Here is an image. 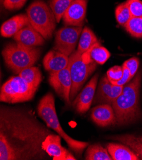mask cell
<instances>
[{
    "mask_svg": "<svg viewBox=\"0 0 142 160\" xmlns=\"http://www.w3.org/2000/svg\"><path fill=\"white\" fill-rule=\"evenodd\" d=\"M0 133L12 147L15 160L46 158L42 143L52 132L24 110L2 107Z\"/></svg>",
    "mask_w": 142,
    "mask_h": 160,
    "instance_id": "cell-1",
    "label": "cell"
},
{
    "mask_svg": "<svg viewBox=\"0 0 142 160\" xmlns=\"http://www.w3.org/2000/svg\"><path fill=\"white\" fill-rule=\"evenodd\" d=\"M141 75L140 70L124 86L121 94L112 105L119 125L136 121L141 116L139 100Z\"/></svg>",
    "mask_w": 142,
    "mask_h": 160,
    "instance_id": "cell-2",
    "label": "cell"
},
{
    "mask_svg": "<svg viewBox=\"0 0 142 160\" xmlns=\"http://www.w3.org/2000/svg\"><path fill=\"white\" fill-rule=\"evenodd\" d=\"M38 113L47 126L53 129L66 142L71 150L78 155L82 154L84 150L88 146V143L73 139L63 130L57 116L55 100L52 93L47 94L40 101L38 106Z\"/></svg>",
    "mask_w": 142,
    "mask_h": 160,
    "instance_id": "cell-3",
    "label": "cell"
},
{
    "mask_svg": "<svg viewBox=\"0 0 142 160\" xmlns=\"http://www.w3.org/2000/svg\"><path fill=\"white\" fill-rule=\"evenodd\" d=\"M2 55L7 66L15 73H19L25 68L33 67L38 60L40 50L30 48L17 43L7 45Z\"/></svg>",
    "mask_w": 142,
    "mask_h": 160,
    "instance_id": "cell-4",
    "label": "cell"
},
{
    "mask_svg": "<svg viewBox=\"0 0 142 160\" xmlns=\"http://www.w3.org/2000/svg\"><path fill=\"white\" fill-rule=\"evenodd\" d=\"M30 24L46 40L52 37L56 19L49 7L42 0H36L26 10Z\"/></svg>",
    "mask_w": 142,
    "mask_h": 160,
    "instance_id": "cell-5",
    "label": "cell"
},
{
    "mask_svg": "<svg viewBox=\"0 0 142 160\" xmlns=\"http://www.w3.org/2000/svg\"><path fill=\"white\" fill-rule=\"evenodd\" d=\"M68 68L72 81L70 92V100L71 102L82 89L88 77L96 70V62L85 61L82 58V54L76 51L69 56Z\"/></svg>",
    "mask_w": 142,
    "mask_h": 160,
    "instance_id": "cell-6",
    "label": "cell"
},
{
    "mask_svg": "<svg viewBox=\"0 0 142 160\" xmlns=\"http://www.w3.org/2000/svg\"><path fill=\"white\" fill-rule=\"evenodd\" d=\"M37 88L28 84L19 75L13 77L2 87L0 100L8 103H17L33 99Z\"/></svg>",
    "mask_w": 142,
    "mask_h": 160,
    "instance_id": "cell-7",
    "label": "cell"
},
{
    "mask_svg": "<svg viewBox=\"0 0 142 160\" xmlns=\"http://www.w3.org/2000/svg\"><path fill=\"white\" fill-rule=\"evenodd\" d=\"M82 26H65L56 34L54 49L70 56L75 49L78 38L82 31Z\"/></svg>",
    "mask_w": 142,
    "mask_h": 160,
    "instance_id": "cell-8",
    "label": "cell"
},
{
    "mask_svg": "<svg viewBox=\"0 0 142 160\" xmlns=\"http://www.w3.org/2000/svg\"><path fill=\"white\" fill-rule=\"evenodd\" d=\"M49 81L57 94L66 104L71 103L70 92L72 86L71 77L68 68L55 73H51Z\"/></svg>",
    "mask_w": 142,
    "mask_h": 160,
    "instance_id": "cell-9",
    "label": "cell"
},
{
    "mask_svg": "<svg viewBox=\"0 0 142 160\" xmlns=\"http://www.w3.org/2000/svg\"><path fill=\"white\" fill-rule=\"evenodd\" d=\"M124 86L114 85L110 82L107 76H103L99 83L93 104L112 105L121 94Z\"/></svg>",
    "mask_w": 142,
    "mask_h": 160,
    "instance_id": "cell-10",
    "label": "cell"
},
{
    "mask_svg": "<svg viewBox=\"0 0 142 160\" xmlns=\"http://www.w3.org/2000/svg\"><path fill=\"white\" fill-rule=\"evenodd\" d=\"M98 77V74L94 75L74 99L72 105L78 113L84 114L90 108L95 97Z\"/></svg>",
    "mask_w": 142,
    "mask_h": 160,
    "instance_id": "cell-11",
    "label": "cell"
},
{
    "mask_svg": "<svg viewBox=\"0 0 142 160\" xmlns=\"http://www.w3.org/2000/svg\"><path fill=\"white\" fill-rule=\"evenodd\" d=\"M61 136L52 133L47 137L42 143V149L54 160H75V157L61 143Z\"/></svg>",
    "mask_w": 142,
    "mask_h": 160,
    "instance_id": "cell-12",
    "label": "cell"
},
{
    "mask_svg": "<svg viewBox=\"0 0 142 160\" xmlns=\"http://www.w3.org/2000/svg\"><path fill=\"white\" fill-rule=\"evenodd\" d=\"M87 0H73L63 16V21L67 26H82L86 18Z\"/></svg>",
    "mask_w": 142,
    "mask_h": 160,
    "instance_id": "cell-13",
    "label": "cell"
},
{
    "mask_svg": "<svg viewBox=\"0 0 142 160\" xmlns=\"http://www.w3.org/2000/svg\"><path fill=\"white\" fill-rule=\"evenodd\" d=\"M92 120L101 127L112 126L117 123L115 112L111 105L100 104L94 107L91 113Z\"/></svg>",
    "mask_w": 142,
    "mask_h": 160,
    "instance_id": "cell-14",
    "label": "cell"
},
{
    "mask_svg": "<svg viewBox=\"0 0 142 160\" xmlns=\"http://www.w3.org/2000/svg\"><path fill=\"white\" fill-rule=\"evenodd\" d=\"M16 43L23 46L34 48L43 45L44 38L31 24H29L13 36Z\"/></svg>",
    "mask_w": 142,
    "mask_h": 160,
    "instance_id": "cell-15",
    "label": "cell"
},
{
    "mask_svg": "<svg viewBox=\"0 0 142 160\" xmlns=\"http://www.w3.org/2000/svg\"><path fill=\"white\" fill-rule=\"evenodd\" d=\"M69 56L56 50L50 51L43 58V64L46 70L55 73L68 67Z\"/></svg>",
    "mask_w": 142,
    "mask_h": 160,
    "instance_id": "cell-16",
    "label": "cell"
},
{
    "mask_svg": "<svg viewBox=\"0 0 142 160\" xmlns=\"http://www.w3.org/2000/svg\"><path fill=\"white\" fill-rule=\"evenodd\" d=\"M29 24H30V22L27 14L15 15L2 24L1 35L6 38L13 37L21 29Z\"/></svg>",
    "mask_w": 142,
    "mask_h": 160,
    "instance_id": "cell-17",
    "label": "cell"
},
{
    "mask_svg": "<svg viewBox=\"0 0 142 160\" xmlns=\"http://www.w3.org/2000/svg\"><path fill=\"white\" fill-rule=\"evenodd\" d=\"M106 149L114 160H139L138 155L128 146L116 143H109Z\"/></svg>",
    "mask_w": 142,
    "mask_h": 160,
    "instance_id": "cell-18",
    "label": "cell"
},
{
    "mask_svg": "<svg viewBox=\"0 0 142 160\" xmlns=\"http://www.w3.org/2000/svg\"><path fill=\"white\" fill-rule=\"evenodd\" d=\"M110 57V52L101 46L99 42L94 44L87 52L82 54V58L86 61H93L100 65H103Z\"/></svg>",
    "mask_w": 142,
    "mask_h": 160,
    "instance_id": "cell-19",
    "label": "cell"
},
{
    "mask_svg": "<svg viewBox=\"0 0 142 160\" xmlns=\"http://www.w3.org/2000/svg\"><path fill=\"white\" fill-rule=\"evenodd\" d=\"M112 139L117 140L130 148L142 159V136L132 134L114 136Z\"/></svg>",
    "mask_w": 142,
    "mask_h": 160,
    "instance_id": "cell-20",
    "label": "cell"
},
{
    "mask_svg": "<svg viewBox=\"0 0 142 160\" xmlns=\"http://www.w3.org/2000/svg\"><path fill=\"white\" fill-rule=\"evenodd\" d=\"M97 42L98 38L93 31L88 27H85L82 31L76 51L81 54L87 52Z\"/></svg>",
    "mask_w": 142,
    "mask_h": 160,
    "instance_id": "cell-21",
    "label": "cell"
},
{
    "mask_svg": "<svg viewBox=\"0 0 142 160\" xmlns=\"http://www.w3.org/2000/svg\"><path fill=\"white\" fill-rule=\"evenodd\" d=\"M85 158L86 160H112L107 149L100 144L91 145L86 151Z\"/></svg>",
    "mask_w": 142,
    "mask_h": 160,
    "instance_id": "cell-22",
    "label": "cell"
},
{
    "mask_svg": "<svg viewBox=\"0 0 142 160\" xmlns=\"http://www.w3.org/2000/svg\"><path fill=\"white\" fill-rule=\"evenodd\" d=\"M19 75L26 82L34 86L37 88L42 80L40 70L38 68L33 66L24 69L19 73Z\"/></svg>",
    "mask_w": 142,
    "mask_h": 160,
    "instance_id": "cell-23",
    "label": "cell"
},
{
    "mask_svg": "<svg viewBox=\"0 0 142 160\" xmlns=\"http://www.w3.org/2000/svg\"><path fill=\"white\" fill-rule=\"evenodd\" d=\"M73 0H50V7L57 22H59Z\"/></svg>",
    "mask_w": 142,
    "mask_h": 160,
    "instance_id": "cell-24",
    "label": "cell"
},
{
    "mask_svg": "<svg viewBox=\"0 0 142 160\" xmlns=\"http://www.w3.org/2000/svg\"><path fill=\"white\" fill-rule=\"evenodd\" d=\"M124 27L133 37L142 38V18L132 17Z\"/></svg>",
    "mask_w": 142,
    "mask_h": 160,
    "instance_id": "cell-25",
    "label": "cell"
},
{
    "mask_svg": "<svg viewBox=\"0 0 142 160\" xmlns=\"http://www.w3.org/2000/svg\"><path fill=\"white\" fill-rule=\"evenodd\" d=\"M115 18L117 22L122 26H125L128 23L132 16L127 3H122L117 7L115 9Z\"/></svg>",
    "mask_w": 142,
    "mask_h": 160,
    "instance_id": "cell-26",
    "label": "cell"
},
{
    "mask_svg": "<svg viewBox=\"0 0 142 160\" xmlns=\"http://www.w3.org/2000/svg\"><path fill=\"white\" fill-rule=\"evenodd\" d=\"M0 159L15 160L13 151L2 133H0Z\"/></svg>",
    "mask_w": 142,
    "mask_h": 160,
    "instance_id": "cell-27",
    "label": "cell"
},
{
    "mask_svg": "<svg viewBox=\"0 0 142 160\" xmlns=\"http://www.w3.org/2000/svg\"><path fill=\"white\" fill-rule=\"evenodd\" d=\"M123 75V67L114 66L110 68L107 73L106 76L112 84L116 85L117 82L122 78Z\"/></svg>",
    "mask_w": 142,
    "mask_h": 160,
    "instance_id": "cell-28",
    "label": "cell"
},
{
    "mask_svg": "<svg viewBox=\"0 0 142 160\" xmlns=\"http://www.w3.org/2000/svg\"><path fill=\"white\" fill-rule=\"evenodd\" d=\"M128 4L132 17L142 18V1L141 0H127Z\"/></svg>",
    "mask_w": 142,
    "mask_h": 160,
    "instance_id": "cell-29",
    "label": "cell"
},
{
    "mask_svg": "<svg viewBox=\"0 0 142 160\" xmlns=\"http://www.w3.org/2000/svg\"><path fill=\"white\" fill-rule=\"evenodd\" d=\"M139 65H140L139 59L137 58H132L127 61H125L124 62L122 66L125 67V68H127L129 70L131 76L133 78L137 73Z\"/></svg>",
    "mask_w": 142,
    "mask_h": 160,
    "instance_id": "cell-30",
    "label": "cell"
},
{
    "mask_svg": "<svg viewBox=\"0 0 142 160\" xmlns=\"http://www.w3.org/2000/svg\"><path fill=\"white\" fill-rule=\"evenodd\" d=\"M27 0H5L3 6L8 10H17L22 8Z\"/></svg>",
    "mask_w": 142,
    "mask_h": 160,
    "instance_id": "cell-31",
    "label": "cell"
},
{
    "mask_svg": "<svg viewBox=\"0 0 142 160\" xmlns=\"http://www.w3.org/2000/svg\"><path fill=\"white\" fill-rule=\"evenodd\" d=\"M122 67H123V75L122 78L116 84V85H118V86H124L125 84L128 83L132 79V77L131 76L129 70L124 66Z\"/></svg>",
    "mask_w": 142,
    "mask_h": 160,
    "instance_id": "cell-32",
    "label": "cell"
},
{
    "mask_svg": "<svg viewBox=\"0 0 142 160\" xmlns=\"http://www.w3.org/2000/svg\"><path fill=\"white\" fill-rule=\"evenodd\" d=\"M4 1H5V0H1V3H2V4H3Z\"/></svg>",
    "mask_w": 142,
    "mask_h": 160,
    "instance_id": "cell-33",
    "label": "cell"
}]
</instances>
